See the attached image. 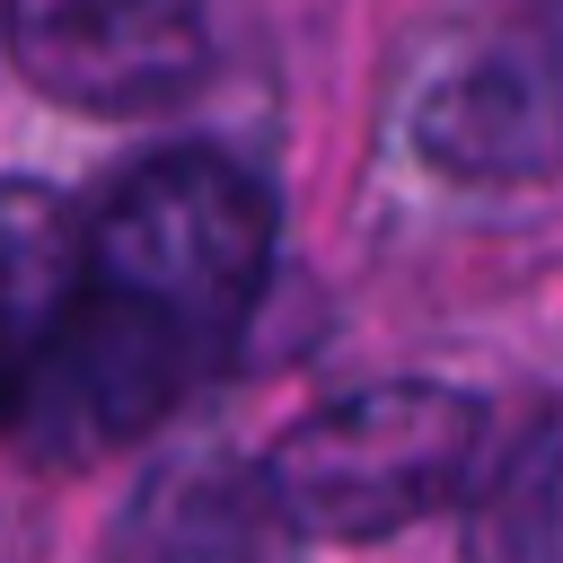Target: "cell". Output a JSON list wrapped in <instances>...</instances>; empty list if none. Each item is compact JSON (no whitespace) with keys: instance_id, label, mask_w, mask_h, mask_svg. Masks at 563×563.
Instances as JSON below:
<instances>
[{"instance_id":"7","label":"cell","mask_w":563,"mask_h":563,"mask_svg":"<svg viewBox=\"0 0 563 563\" xmlns=\"http://www.w3.org/2000/svg\"><path fill=\"white\" fill-rule=\"evenodd\" d=\"M70 299H79V211L35 176H0V405L62 334Z\"/></svg>"},{"instance_id":"8","label":"cell","mask_w":563,"mask_h":563,"mask_svg":"<svg viewBox=\"0 0 563 563\" xmlns=\"http://www.w3.org/2000/svg\"><path fill=\"white\" fill-rule=\"evenodd\" d=\"M475 563H563L554 537V413L519 431V449L493 466V493L475 510Z\"/></svg>"},{"instance_id":"2","label":"cell","mask_w":563,"mask_h":563,"mask_svg":"<svg viewBox=\"0 0 563 563\" xmlns=\"http://www.w3.org/2000/svg\"><path fill=\"white\" fill-rule=\"evenodd\" d=\"M484 431H493L484 396L449 378H378L334 405H308L264 449L255 484L282 528L325 545H378L457 501V484L484 457Z\"/></svg>"},{"instance_id":"3","label":"cell","mask_w":563,"mask_h":563,"mask_svg":"<svg viewBox=\"0 0 563 563\" xmlns=\"http://www.w3.org/2000/svg\"><path fill=\"white\" fill-rule=\"evenodd\" d=\"M194 378H202V352L176 325H158L150 308L106 299V290L79 282L62 334L18 378V396L0 405V422L35 457H53V466H88V457H114V449L150 440L185 405Z\"/></svg>"},{"instance_id":"6","label":"cell","mask_w":563,"mask_h":563,"mask_svg":"<svg viewBox=\"0 0 563 563\" xmlns=\"http://www.w3.org/2000/svg\"><path fill=\"white\" fill-rule=\"evenodd\" d=\"M282 519L238 457H176L123 510L114 563H273Z\"/></svg>"},{"instance_id":"4","label":"cell","mask_w":563,"mask_h":563,"mask_svg":"<svg viewBox=\"0 0 563 563\" xmlns=\"http://www.w3.org/2000/svg\"><path fill=\"white\" fill-rule=\"evenodd\" d=\"M0 35L26 88L79 114H158L211 70L202 0H0Z\"/></svg>"},{"instance_id":"1","label":"cell","mask_w":563,"mask_h":563,"mask_svg":"<svg viewBox=\"0 0 563 563\" xmlns=\"http://www.w3.org/2000/svg\"><path fill=\"white\" fill-rule=\"evenodd\" d=\"M273 273V194L220 150H158L79 220V282L150 308L202 361L255 317Z\"/></svg>"},{"instance_id":"5","label":"cell","mask_w":563,"mask_h":563,"mask_svg":"<svg viewBox=\"0 0 563 563\" xmlns=\"http://www.w3.org/2000/svg\"><path fill=\"white\" fill-rule=\"evenodd\" d=\"M413 150L457 185H537L554 167V88L537 62H466L413 106Z\"/></svg>"}]
</instances>
